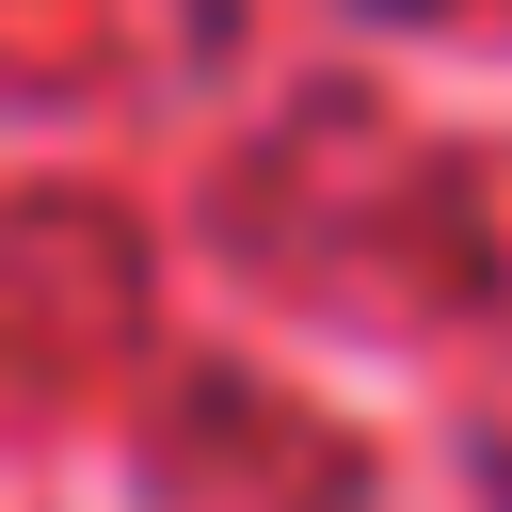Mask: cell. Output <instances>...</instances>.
Instances as JSON below:
<instances>
[{"mask_svg": "<svg viewBox=\"0 0 512 512\" xmlns=\"http://www.w3.org/2000/svg\"><path fill=\"white\" fill-rule=\"evenodd\" d=\"M384 16H416V0H384Z\"/></svg>", "mask_w": 512, "mask_h": 512, "instance_id": "obj_1", "label": "cell"}]
</instances>
